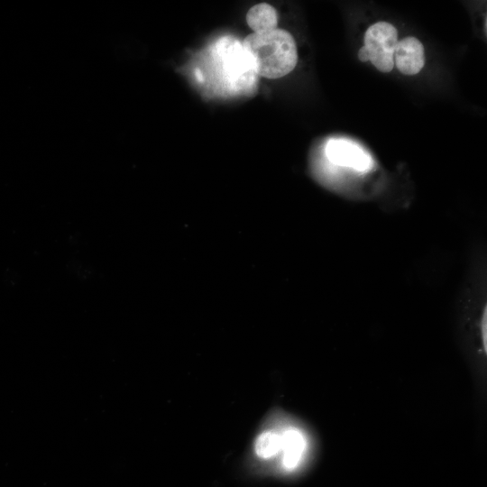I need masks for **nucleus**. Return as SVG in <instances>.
<instances>
[{
    "label": "nucleus",
    "mask_w": 487,
    "mask_h": 487,
    "mask_svg": "<svg viewBox=\"0 0 487 487\" xmlns=\"http://www.w3.org/2000/svg\"><path fill=\"white\" fill-rule=\"evenodd\" d=\"M242 45L260 77L280 78L291 72L297 65L296 42L285 30L276 28L253 32L244 38Z\"/></svg>",
    "instance_id": "obj_1"
},
{
    "label": "nucleus",
    "mask_w": 487,
    "mask_h": 487,
    "mask_svg": "<svg viewBox=\"0 0 487 487\" xmlns=\"http://www.w3.org/2000/svg\"><path fill=\"white\" fill-rule=\"evenodd\" d=\"M209 54L212 72L224 91L229 94L250 91L257 75L239 41L222 38L212 46Z\"/></svg>",
    "instance_id": "obj_2"
},
{
    "label": "nucleus",
    "mask_w": 487,
    "mask_h": 487,
    "mask_svg": "<svg viewBox=\"0 0 487 487\" xmlns=\"http://www.w3.org/2000/svg\"><path fill=\"white\" fill-rule=\"evenodd\" d=\"M397 29L390 23L372 24L364 34V47L369 60L381 72H390L394 67V52L398 44Z\"/></svg>",
    "instance_id": "obj_3"
},
{
    "label": "nucleus",
    "mask_w": 487,
    "mask_h": 487,
    "mask_svg": "<svg viewBox=\"0 0 487 487\" xmlns=\"http://www.w3.org/2000/svg\"><path fill=\"white\" fill-rule=\"evenodd\" d=\"M325 154L334 165L358 172H367L373 167L371 155L358 143L347 139L329 140L325 147Z\"/></svg>",
    "instance_id": "obj_4"
},
{
    "label": "nucleus",
    "mask_w": 487,
    "mask_h": 487,
    "mask_svg": "<svg viewBox=\"0 0 487 487\" xmlns=\"http://www.w3.org/2000/svg\"><path fill=\"white\" fill-rule=\"evenodd\" d=\"M394 64L402 74H418L425 64V50L421 41L411 36L398 41Z\"/></svg>",
    "instance_id": "obj_5"
},
{
    "label": "nucleus",
    "mask_w": 487,
    "mask_h": 487,
    "mask_svg": "<svg viewBox=\"0 0 487 487\" xmlns=\"http://www.w3.org/2000/svg\"><path fill=\"white\" fill-rule=\"evenodd\" d=\"M280 439L283 464L287 469H293L301 460L306 446L305 438L299 430L291 428L285 431Z\"/></svg>",
    "instance_id": "obj_6"
},
{
    "label": "nucleus",
    "mask_w": 487,
    "mask_h": 487,
    "mask_svg": "<svg viewBox=\"0 0 487 487\" xmlns=\"http://www.w3.org/2000/svg\"><path fill=\"white\" fill-rule=\"evenodd\" d=\"M246 22L253 32H268L277 28L278 14L271 5L257 4L247 12Z\"/></svg>",
    "instance_id": "obj_7"
},
{
    "label": "nucleus",
    "mask_w": 487,
    "mask_h": 487,
    "mask_svg": "<svg viewBox=\"0 0 487 487\" xmlns=\"http://www.w3.org/2000/svg\"><path fill=\"white\" fill-rule=\"evenodd\" d=\"M281 450L280 436L271 431L262 433L255 442V452L262 458H270Z\"/></svg>",
    "instance_id": "obj_8"
},
{
    "label": "nucleus",
    "mask_w": 487,
    "mask_h": 487,
    "mask_svg": "<svg viewBox=\"0 0 487 487\" xmlns=\"http://www.w3.org/2000/svg\"><path fill=\"white\" fill-rule=\"evenodd\" d=\"M486 317H487L486 308H484V312H483L482 317V326H481L482 342V346H483V349H484V353H486V350H487Z\"/></svg>",
    "instance_id": "obj_9"
},
{
    "label": "nucleus",
    "mask_w": 487,
    "mask_h": 487,
    "mask_svg": "<svg viewBox=\"0 0 487 487\" xmlns=\"http://www.w3.org/2000/svg\"><path fill=\"white\" fill-rule=\"evenodd\" d=\"M358 58L361 61L365 62L369 60V55L364 46L361 47L358 51Z\"/></svg>",
    "instance_id": "obj_10"
}]
</instances>
